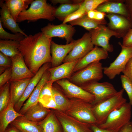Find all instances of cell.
Listing matches in <instances>:
<instances>
[{
  "label": "cell",
  "mask_w": 132,
  "mask_h": 132,
  "mask_svg": "<svg viewBox=\"0 0 132 132\" xmlns=\"http://www.w3.org/2000/svg\"><path fill=\"white\" fill-rule=\"evenodd\" d=\"M52 38L42 32L29 35L20 42L19 49L29 69L34 75L44 64L51 63Z\"/></svg>",
  "instance_id": "1"
},
{
  "label": "cell",
  "mask_w": 132,
  "mask_h": 132,
  "mask_svg": "<svg viewBox=\"0 0 132 132\" xmlns=\"http://www.w3.org/2000/svg\"><path fill=\"white\" fill-rule=\"evenodd\" d=\"M55 9L45 0H33L28 9L20 13L16 21L20 22L27 20L28 22H34L41 19L52 21L55 18L53 15Z\"/></svg>",
  "instance_id": "2"
},
{
  "label": "cell",
  "mask_w": 132,
  "mask_h": 132,
  "mask_svg": "<svg viewBox=\"0 0 132 132\" xmlns=\"http://www.w3.org/2000/svg\"><path fill=\"white\" fill-rule=\"evenodd\" d=\"M124 91L122 88L112 97L93 106V111L97 121V125L104 123L112 112L127 102L126 99L123 97Z\"/></svg>",
  "instance_id": "3"
},
{
  "label": "cell",
  "mask_w": 132,
  "mask_h": 132,
  "mask_svg": "<svg viewBox=\"0 0 132 132\" xmlns=\"http://www.w3.org/2000/svg\"><path fill=\"white\" fill-rule=\"evenodd\" d=\"M70 101L69 106L64 113L81 122L97 125V121L93 111V106L91 103L76 98H72Z\"/></svg>",
  "instance_id": "4"
},
{
  "label": "cell",
  "mask_w": 132,
  "mask_h": 132,
  "mask_svg": "<svg viewBox=\"0 0 132 132\" xmlns=\"http://www.w3.org/2000/svg\"><path fill=\"white\" fill-rule=\"evenodd\" d=\"M132 106L129 103L126 102L120 108L112 112L104 123L98 126L106 130H120L130 121Z\"/></svg>",
  "instance_id": "5"
},
{
  "label": "cell",
  "mask_w": 132,
  "mask_h": 132,
  "mask_svg": "<svg viewBox=\"0 0 132 132\" xmlns=\"http://www.w3.org/2000/svg\"><path fill=\"white\" fill-rule=\"evenodd\" d=\"M103 68L100 61H96L73 73L68 79L80 86L91 81H98L103 77Z\"/></svg>",
  "instance_id": "6"
},
{
  "label": "cell",
  "mask_w": 132,
  "mask_h": 132,
  "mask_svg": "<svg viewBox=\"0 0 132 132\" xmlns=\"http://www.w3.org/2000/svg\"><path fill=\"white\" fill-rule=\"evenodd\" d=\"M80 86L94 96V100L92 104L93 106L112 97L118 92L113 85L107 82L100 83L98 81H93Z\"/></svg>",
  "instance_id": "7"
},
{
  "label": "cell",
  "mask_w": 132,
  "mask_h": 132,
  "mask_svg": "<svg viewBox=\"0 0 132 132\" xmlns=\"http://www.w3.org/2000/svg\"><path fill=\"white\" fill-rule=\"evenodd\" d=\"M118 44L121 48L120 53L109 66L103 68L104 74L111 79L122 72L127 63L132 57V47L124 46L120 42Z\"/></svg>",
  "instance_id": "8"
},
{
  "label": "cell",
  "mask_w": 132,
  "mask_h": 132,
  "mask_svg": "<svg viewBox=\"0 0 132 132\" xmlns=\"http://www.w3.org/2000/svg\"><path fill=\"white\" fill-rule=\"evenodd\" d=\"M89 32L91 33L93 44L101 47L108 52H112L114 50L113 45L109 42L110 37L113 36L118 38L122 37L120 33L110 29L104 25H101Z\"/></svg>",
  "instance_id": "9"
},
{
  "label": "cell",
  "mask_w": 132,
  "mask_h": 132,
  "mask_svg": "<svg viewBox=\"0 0 132 132\" xmlns=\"http://www.w3.org/2000/svg\"><path fill=\"white\" fill-rule=\"evenodd\" d=\"M53 110L63 132H93L91 125L81 122L62 111Z\"/></svg>",
  "instance_id": "10"
},
{
  "label": "cell",
  "mask_w": 132,
  "mask_h": 132,
  "mask_svg": "<svg viewBox=\"0 0 132 132\" xmlns=\"http://www.w3.org/2000/svg\"><path fill=\"white\" fill-rule=\"evenodd\" d=\"M90 32L85 33L78 41L72 49L64 60V63L79 60L83 58L94 48Z\"/></svg>",
  "instance_id": "11"
},
{
  "label": "cell",
  "mask_w": 132,
  "mask_h": 132,
  "mask_svg": "<svg viewBox=\"0 0 132 132\" xmlns=\"http://www.w3.org/2000/svg\"><path fill=\"white\" fill-rule=\"evenodd\" d=\"M55 82L62 88L68 97L79 99L91 104L94 100L95 97L93 95L72 83L67 79H63Z\"/></svg>",
  "instance_id": "12"
},
{
  "label": "cell",
  "mask_w": 132,
  "mask_h": 132,
  "mask_svg": "<svg viewBox=\"0 0 132 132\" xmlns=\"http://www.w3.org/2000/svg\"><path fill=\"white\" fill-rule=\"evenodd\" d=\"M41 30L43 34L48 38L58 37L65 38L66 44L73 40V37L75 31L73 26L63 23L57 25L49 23L42 28Z\"/></svg>",
  "instance_id": "13"
},
{
  "label": "cell",
  "mask_w": 132,
  "mask_h": 132,
  "mask_svg": "<svg viewBox=\"0 0 132 132\" xmlns=\"http://www.w3.org/2000/svg\"><path fill=\"white\" fill-rule=\"evenodd\" d=\"M12 61L11 81L32 78L34 76L26 65L22 55L11 58Z\"/></svg>",
  "instance_id": "14"
},
{
  "label": "cell",
  "mask_w": 132,
  "mask_h": 132,
  "mask_svg": "<svg viewBox=\"0 0 132 132\" xmlns=\"http://www.w3.org/2000/svg\"><path fill=\"white\" fill-rule=\"evenodd\" d=\"M51 66V63L43 65L33 77L31 78L22 96L14 106L15 110L19 112L24 102L29 98L41 79L44 73Z\"/></svg>",
  "instance_id": "15"
},
{
  "label": "cell",
  "mask_w": 132,
  "mask_h": 132,
  "mask_svg": "<svg viewBox=\"0 0 132 132\" xmlns=\"http://www.w3.org/2000/svg\"><path fill=\"white\" fill-rule=\"evenodd\" d=\"M78 41V40H73L69 43L64 45L59 44L52 41L51 46L52 67H55L61 65Z\"/></svg>",
  "instance_id": "16"
},
{
  "label": "cell",
  "mask_w": 132,
  "mask_h": 132,
  "mask_svg": "<svg viewBox=\"0 0 132 132\" xmlns=\"http://www.w3.org/2000/svg\"><path fill=\"white\" fill-rule=\"evenodd\" d=\"M108 52L102 47L95 46L85 56L79 60L75 67L72 74L91 63L106 59L108 57Z\"/></svg>",
  "instance_id": "17"
},
{
  "label": "cell",
  "mask_w": 132,
  "mask_h": 132,
  "mask_svg": "<svg viewBox=\"0 0 132 132\" xmlns=\"http://www.w3.org/2000/svg\"><path fill=\"white\" fill-rule=\"evenodd\" d=\"M109 22L108 27L121 34L123 37L128 31L132 28L131 23L126 17L120 15L110 13L106 14Z\"/></svg>",
  "instance_id": "18"
},
{
  "label": "cell",
  "mask_w": 132,
  "mask_h": 132,
  "mask_svg": "<svg viewBox=\"0 0 132 132\" xmlns=\"http://www.w3.org/2000/svg\"><path fill=\"white\" fill-rule=\"evenodd\" d=\"M79 60L64 63L47 70L50 73L48 81L53 83L63 79H69L73 73L75 67Z\"/></svg>",
  "instance_id": "19"
},
{
  "label": "cell",
  "mask_w": 132,
  "mask_h": 132,
  "mask_svg": "<svg viewBox=\"0 0 132 132\" xmlns=\"http://www.w3.org/2000/svg\"><path fill=\"white\" fill-rule=\"evenodd\" d=\"M3 0L0 1V21L2 27L10 30L14 34L18 33L23 34L25 37L28 35L19 27L18 24L11 14L8 8Z\"/></svg>",
  "instance_id": "20"
},
{
  "label": "cell",
  "mask_w": 132,
  "mask_h": 132,
  "mask_svg": "<svg viewBox=\"0 0 132 132\" xmlns=\"http://www.w3.org/2000/svg\"><path fill=\"white\" fill-rule=\"evenodd\" d=\"M49 72L47 70L44 73L41 79L28 99L24 103L19 112L23 115L30 108L38 102L41 90L45 83L48 80Z\"/></svg>",
  "instance_id": "21"
},
{
  "label": "cell",
  "mask_w": 132,
  "mask_h": 132,
  "mask_svg": "<svg viewBox=\"0 0 132 132\" xmlns=\"http://www.w3.org/2000/svg\"><path fill=\"white\" fill-rule=\"evenodd\" d=\"M96 10L105 13L119 14L128 19V14L126 6L122 2H111L108 0L100 5Z\"/></svg>",
  "instance_id": "22"
},
{
  "label": "cell",
  "mask_w": 132,
  "mask_h": 132,
  "mask_svg": "<svg viewBox=\"0 0 132 132\" xmlns=\"http://www.w3.org/2000/svg\"><path fill=\"white\" fill-rule=\"evenodd\" d=\"M51 110L38 102L29 108L23 115L28 120L38 122L44 119Z\"/></svg>",
  "instance_id": "23"
},
{
  "label": "cell",
  "mask_w": 132,
  "mask_h": 132,
  "mask_svg": "<svg viewBox=\"0 0 132 132\" xmlns=\"http://www.w3.org/2000/svg\"><path fill=\"white\" fill-rule=\"evenodd\" d=\"M23 115L14 109L10 101L7 107L0 112V132H4L8 125L18 117Z\"/></svg>",
  "instance_id": "24"
},
{
  "label": "cell",
  "mask_w": 132,
  "mask_h": 132,
  "mask_svg": "<svg viewBox=\"0 0 132 132\" xmlns=\"http://www.w3.org/2000/svg\"><path fill=\"white\" fill-rule=\"evenodd\" d=\"M31 78L10 81V101L14 106L22 96Z\"/></svg>",
  "instance_id": "25"
},
{
  "label": "cell",
  "mask_w": 132,
  "mask_h": 132,
  "mask_svg": "<svg viewBox=\"0 0 132 132\" xmlns=\"http://www.w3.org/2000/svg\"><path fill=\"white\" fill-rule=\"evenodd\" d=\"M38 124L41 128L43 132H63L61 124L53 110Z\"/></svg>",
  "instance_id": "26"
},
{
  "label": "cell",
  "mask_w": 132,
  "mask_h": 132,
  "mask_svg": "<svg viewBox=\"0 0 132 132\" xmlns=\"http://www.w3.org/2000/svg\"><path fill=\"white\" fill-rule=\"evenodd\" d=\"M11 123L22 132H43L38 122L28 120L24 115L17 117Z\"/></svg>",
  "instance_id": "27"
},
{
  "label": "cell",
  "mask_w": 132,
  "mask_h": 132,
  "mask_svg": "<svg viewBox=\"0 0 132 132\" xmlns=\"http://www.w3.org/2000/svg\"><path fill=\"white\" fill-rule=\"evenodd\" d=\"M5 3L11 14L16 21L22 12L26 10L33 0H6Z\"/></svg>",
  "instance_id": "28"
},
{
  "label": "cell",
  "mask_w": 132,
  "mask_h": 132,
  "mask_svg": "<svg viewBox=\"0 0 132 132\" xmlns=\"http://www.w3.org/2000/svg\"><path fill=\"white\" fill-rule=\"evenodd\" d=\"M69 23L72 26L78 25L82 26L89 32L95 29L101 25L107 23L106 20L97 21L88 18L87 14Z\"/></svg>",
  "instance_id": "29"
},
{
  "label": "cell",
  "mask_w": 132,
  "mask_h": 132,
  "mask_svg": "<svg viewBox=\"0 0 132 132\" xmlns=\"http://www.w3.org/2000/svg\"><path fill=\"white\" fill-rule=\"evenodd\" d=\"M20 42L0 40V52L11 58L20 55L21 53L19 49Z\"/></svg>",
  "instance_id": "30"
},
{
  "label": "cell",
  "mask_w": 132,
  "mask_h": 132,
  "mask_svg": "<svg viewBox=\"0 0 132 132\" xmlns=\"http://www.w3.org/2000/svg\"><path fill=\"white\" fill-rule=\"evenodd\" d=\"M81 3L62 4L55 9L53 12L54 16L55 17L63 21L66 18L77 10Z\"/></svg>",
  "instance_id": "31"
},
{
  "label": "cell",
  "mask_w": 132,
  "mask_h": 132,
  "mask_svg": "<svg viewBox=\"0 0 132 132\" xmlns=\"http://www.w3.org/2000/svg\"><path fill=\"white\" fill-rule=\"evenodd\" d=\"M53 96L58 107V110L65 112L69 106L70 103V100L66 98L53 84Z\"/></svg>",
  "instance_id": "32"
},
{
  "label": "cell",
  "mask_w": 132,
  "mask_h": 132,
  "mask_svg": "<svg viewBox=\"0 0 132 132\" xmlns=\"http://www.w3.org/2000/svg\"><path fill=\"white\" fill-rule=\"evenodd\" d=\"M53 83L48 81L45 84L41 92L38 102L44 107L53 98Z\"/></svg>",
  "instance_id": "33"
},
{
  "label": "cell",
  "mask_w": 132,
  "mask_h": 132,
  "mask_svg": "<svg viewBox=\"0 0 132 132\" xmlns=\"http://www.w3.org/2000/svg\"><path fill=\"white\" fill-rule=\"evenodd\" d=\"M0 112L5 109L10 101V81L0 88Z\"/></svg>",
  "instance_id": "34"
},
{
  "label": "cell",
  "mask_w": 132,
  "mask_h": 132,
  "mask_svg": "<svg viewBox=\"0 0 132 132\" xmlns=\"http://www.w3.org/2000/svg\"><path fill=\"white\" fill-rule=\"evenodd\" d=\"M25 37L20 33L12 34L6 32L3 28L2 23L0 21V38L2 40H12L20 41Z\"/></svg>",
  "instance_id": "35"
},
{
  "label": "cell",
  "mask_w": 132,
  "mask_h": 132,
  "mask_svg": "<svg viewBox=\"0 0 132 132\" xmlns=\"http://www.w3.org/2000/svg\"><path fill=\"white\" fill-rule=\"evenodd\" d=\"M108 0H83L80 7L87 13L91 11L96 10L102 4Z\"/></svg>",
  "instance_id": "36"
},
{
  "label": "cell",
  "mask_w": 132,
  "mask_h": 132,
  "mask_svg": "<svg viewBox=\"0 0 132 132\" xmlns=\"http://www.w3.org/2000/svg\"><path fill=\"white\" fill-rule=\"evenodd\" d=\"M120 78L123 88L128 95L129 100V103L132 106V82L124 75H121Z\"/></svg>",
  "instance_id": "37"
},
{
  "label": "cell",
  "mask_w": 132,
  "mask_h": 132,
  "mask_svg": "<svg viewBox=\"0 0 132 132\" xmlns=\"http://www.w3.org/2000/svg\"><path fill=\"white\" fill-rule=\"evenodd\" d=\"M87 14L85 11L80 7L77 10L66 18L63 21V23L65 24L76 20Z\"/></svg>",
  "instance_id": "38"
},
{
  "label": "cell",
  "mask_w": 132,
  "mask_h": 132,
  "mask_svg": "<svg viewBox=\"0 0 132 132\" xmlns=\"http://www.w3.org/2000/svg\"><path fill=\"white\" fill-rule=\"evenodd\" d=\"M12 67L7 68L0 76V88L7 82L10 81L11 78Z\"/></svg>",
  "instance_id": "39"
},
{
  "label": "cell",
  "mask_w": 132,
  "mask_h": 132,
  "mask_svg": "<svg viewBox=\"0 0 132 132\" xmlns=\"http://www.w3.org/2000/svg\"><path fill=\"white\" fill-rule=\"evenodd\" d=\"M106 14L105 13L99 12L96 10L90 11L87 13V16L89 18L99 21L104 20Z\"/></svg>",
  "instance_id": "40"
},
{
  "label": "cell",
  "mask_w": 132,
  "mask_h": 132,
  "mask_svg": "<svg viewBox=\"0 0 132 132\" xmlns=\"http://www.w3.org/2000/svg\"><path fill=\"white\" fill-rule=\"evenodd\" d=\"M0 66L8 68L12 67V61L11 58L0 52Z\"/></svg>",
  "instance_id": "41"
},
{
  "label": "cell",
  "mask_w": 132,
  "mask_h": 132,
  "mask_svg": "<svg viewBox=\"0 0 132 132\" xmlns=\"http://www.w3.org/2000/svg\"><path fill=\"white\" fill-rule=\"evenodd\" d=\"M122 44L125 47H132V28L128 31L123 37Z\"/></svg>",
  "instance_id": "42"
},
{
  "label": "cell",
  "mask_w": 132,
  "mask_h": 132,
  "mask_svg": "<svg viewBox=\"0 0 132 132\" xmlns=\"http://www.w3.org/2000/svg\"><path fill=\"white\" fill-rule=\"evenodd\" d=\"M122 72L132 82V57L127 63Z\"/></svg>",
  "instance_id": "43"
},
{
  "label": "cell",
  "mask_w": 132,
  "mask_h": 132,
  "mask_svg": "<svg viewBox=\"0 0 132 132\" xmlns=\"http://www.w3.org/2000/svg\"><path fill=\"white\" fill-rule=\"evenodd\" d=\"M126 6L128 14V20L132 28V0H127L126 1Z\"/></svg>",
  "instance_id": "44"
},
{
  "label": "cell",
  "mask_w": 132,
  "mask_h": 132,
  "mask_svg": "<svg viewBox=\"0 0 132 132\" xmlns=\"http://www.w3.org/2000/svg\"><path fill=\"white\" fill-rule=\"evenodd\" d=\"M91 128L93 132H119L120 130H110L101 129L95 124L91 125Z\"/></svg>",
  "instance_id": "45"
},
{
  "label": "cell",
  "mask_w": 132,
  "mask_h": 132,
  "mask_svg": "<svg viewBox=\"0 0 132 132\" xmlns=\"http://www.w3.org/2000/svg\"><path fill=\"white\" fill-rule=\"evenodd\" d=\"M119 132H132V121H130L122 127Z\"/></svg>",
  "instance_id": "46"
},
{
  "label": "cell",
  "mask_w": 132,
  "mask_h": 132,
  "mask_svg": "<svg viewBox=\"0 0 132 132\" xmlns=\"http://www.w3.org/2000/svg\"><path fill=\"white\" fill-rule=\"evenodd\" d=\"M4 132H22L11 123L10 124Z\"/></svg>",
  "instance_id": "47"
},
{
  "label": "cell",
  "mask_w": 132,
  "mask_h": 132,
  "mask_svg": "<svg viewBox=\"0 0 132 132\" xmlns=\"http://www.w3.org/2000/svg\"><path fill=\"white\" fill-rule=\"evenodd\" d=\"M50 1L54 5H55L57 3H60L61 4H72V2H73V1L69 0H50Z\"/></svg>",
  "instance_id": "48"
}]
</instances>
